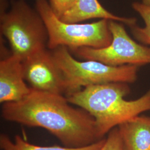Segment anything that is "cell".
<instances>
[{"mask_svg":"<svg viewBox=\"0 0 150 150\" xmlns=\"http://www.w3.org/2000/svg\"><path fill=\"white\" fill-rule=\"evenodd\" d=\"M1 112L7 121L47 130L65 147H82L102 139L94 118L82 108L71 106L63 95L31 88L21 101L3 103Z\"/></svg>","mask_w":150,"mask_h":150,"instance_id":"6da1fadb","label":"cell"},{"mask_svg":"<svg viewBox=\"0 0 150 150\" xmlns=\"http://www.w3.org/2000/svg\"><path fill=\"white\" fill-rule=\"evenodd\" d=\"M130 91L126 83L87 86L66 95L68 101L89 113L96 123L101 139L111 129L150 110V88L139 98L125 99Z\"/></svg>","mask_w":150,"mask_h":150,"instance_id":"7a4b0ae2","label":"cell"},{"mask_svg":"<svg viewBox=\"0 0 150 150\" xmlns=\"http://www.w3.org/2000/svg\"><path fill=\"white\" fill-rule=\"evenodd\" d=\"M64 78L65 95L92 85L109 83H132L137 79L139 66H112L94 60L76 59L69 49L60 46L51 52Z\"/></svg>","mask_w":150,"mask_h":150,"instance_id":"3957f363","label":"cell"},{"mask_svg":"<svg viewBox=\"0 0 150 150\" xmlns=\"http://www.w3.org/2000/svg\"><path fill=\"white\" fill-rule=\"evenodd\" d=\"M1 32L10 43L12 54L22 61L47 45L43 19L25 0H14L8 11L1 12Z\"/></svg>","mask_w":150,"mask_h":150,"instance_id":"277c9868","label":"cell"},{"mask_svg":"<svg viewBox=\"0 0 150 150\" xmlns=\"http://www.w3.org/2000/svg\"><path fill=\"white\" fill-rule=\"evenodd\" d=\"M36 9L46 25L48 36L47 46L51 50L60 46L71 50L103 48L112 41L108 20L88 23L64 22L54 13L47 0H36Z\"/></svg>","mask_w":150,"mask_h":150,"instance_id":"5b68a950","label":"cell"},{"mask_svg":"<svg viewBox=\"0 0 150 150\" xmlns=\"http://www.w3.org/2000/svg\"><path fill=\"white\" fill-rule=\"evenodd\" d=\"M108 25L112 40L108 46L81 47L71 51L82 59L97 61L112 66L150 64V47L134 41L118 21L109 20Z\"/></svg>","mask_w":150,"mask_h":150,"instance_id":"8992f818","label":"cell"},{"mask_svg":"<svg viewBox=\"0 0 150 150\" xmlns=\"http://www.w3.org/2000/svg\"><path fill=\"white\" fill-rule=\"evenodd\" d=\"M25 81L37 91L65 94L64 78L51 52L40 50L22 61Z\"/></svg>","mask_w":150,"mask_h":150,"instance_id":"52a82bcc","label":"cell"},{"mask_svg":"<svg viewBox=\"0 0 150 150\" xmlns=\"http://www.w3.org/2000/svg\"><path fill=\"white\" fill-rule=\"evenodd\" d=\"M31 88L23 75L22 61L11 54L0 62V102H17L25 98Z\"/></svg>","mask_w":150,"mask_h":150,"instance_id":"ba28073f","label":"cell"},{"mask_svg":"<svg viewBox=\"0 0 150 150\" xmlns=\"http://www.w3.org/2000/svg\"><path fill=\"white\" fill-rule=\"evenodd\" d=\"M59 19L67 23H80L93 18L106 19L123 23L129 27L136 25V19L116 16L106 10L98 0H77Z\"/></svg>","mask_w":150,"mask_h":150,"instance_id":"9c48e42d","label":"cell"},{"mask_svg":"<svg viewBox=\"0 0 150 150\" xmlns=\"http://www.w3.org/2000/svg\"><path fill=\"white\" fill-rule=\"evenodd\" d=\"M117 127L123 150H150V116H136Z\"/></svg>","mask_w":150,"mask_h":150,"instance_id":"30bf717a","label":"cell"},{"mask_svg":"<svg viewBox=\"0 0 150 150\" xmlns=\"http://www.w3.org/2000/svg\"><path fill=\"white\" fill-rule=\"evenodd\" d=\"M105 141L106 139H103L93 144L78 148L59 146H40L27 142L18 135L15 136L14 141H11L7 135L1 134L0 135V147L2 150H100Z\"/></svg>","mask_w":150,"mask_h":150,"instance_id":"8fae6325","label":"cell"},{"mask_svg":"<svg viewBox=\"0 0 150 150\" xmlns=\"http://www.w3.org/2000/svg\"><path fill=\"white\" fill-rule=\"evenodd\" d=\"M132 6L142 18L145 24L144 27H139L136 25L130 27L132 33L137 41L150 46V6L139 2H134Z\"/></svg>","mask_w":150,"mask_h":150,"instance_id":"7c38bea8","label":"cell"},{"mask_svg":"<svg viewBox=\"0 0 150 150\" xmlns=\"http://www.w3.org/2000/svg\"><path fill=\"white\" fill-rule=\"evenodd\" d=\"M100 150H123V143L118 127L111 129Z\"/></svg>","mask_w":150,"mask_h":150,"instance_id":"4fadbf2b","label":"cell"},{"mask_svg":"<svg viewBox=\"0 0 150 150\" xmlns=\"http://www.w3.org/2000/svg\"><path fill=\"white\" fill-rule=\"evenodd\" d=\"M77 0H49L50 6L54 13L60 18L74 6Z\"/></svg>","mask_w":150,"mask_h":150,"instance_id":"5bb4252c","label":"cell"},{"mask_svg":"<svg viewBox=\"0 0 150 150\" xmlns=\"http://www.w3.org/2000/svg\"><path fill=\"white\" fill-rule=\"evenodd\" d=\"M142 4L145 5L150 6V0H142Z\"/></svg>","mask_w":150,"mask_h":150,"instance_id":"9a60e30c","label":"cell"}]
</instances>
